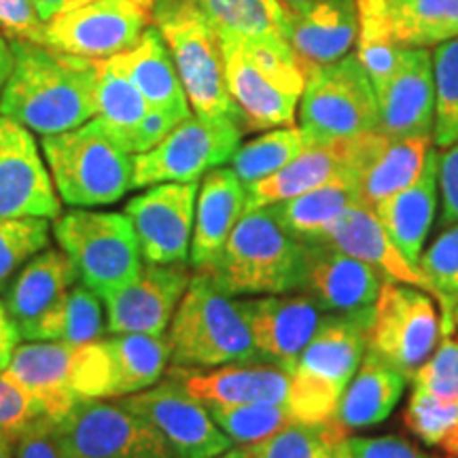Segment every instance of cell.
<instances>
[{"instance_id":"1","label":"cell","mask_w":458,"mask_h":458,"mask_svg":"<svg viewBox=\"0 0 458 458\" xmlns=\"http://www.w3.org/2000/svg\"><path fill=\"white\" fill-rule=\"evenodd\" d=\"M13 71L0 96V114L41 136L62 134L98 113L100 60L49 45L11 38Z\"/></svg>"},{"instance_id":"2","label":"cell","mask_w":458,"mask_h":458,"mask_svg":"<svg viewBox=\"0 0 458 458\" xmlns=\"http://www.w3.org/2000/svg\"><path fill=\"white\" fill-rule=\"evenodd\" d=\"M301 272V240L291 236L267 208H250L202 274L227 295L255 297L300 291Z\"/></svg>"},{"instance_id":"3","label":"cell","mask_w":458,"mask_h":458,"mask_svg":"<svg viewBox=\"0 0 458 458\" xmlns=\"http://www.w3.org/2000/svg\"><path fill=\"white\" fill-rule=\"evenodd\" d=\"M165 340L176 368L213 369L261 360L238 300L202 272H193Z\"/></svg>"},{"instance_id":"4","label":"cell","mask_w":458,"mask_h":458,"mask_svg":"<svg viewBox=\"0 0 458 458\" xmlns=\"http://www.w3.org/2000/svg\"><path fill=\"white\" fill-rule=\"evenodd\" d=\"M227 89L236 102L244 131L293 125L306 68L286 41L255 43L221 38Z\"/></svg>"},{"instance_id":"5","label":"cell","mask_w":458,"mask_h":458,"mask_svg":"<svg viewBox=\"0 0 458 458\" xmlns=\"http://www.w3.org/2000/svg\"><path fill=\"white\" fill-rule=\"evenodd\" d=\"M374 306L359 312H327L291 371L289 408L297 422H325L368 352Z\"/></svg>"},{"instance_id":"6","label":"cell","mask_w":458,"mask_h":458,"mask_svg":"<svg viewBox=\"0 0 458 458\" xmlns=\"http://www.w3.org/2000/svg\"><path fill=\"white\" fill-rule=\"evenodd\" d=\"M41 151L57 196L72 208L114 204L134 189V156L123 151L96 119L43 136Z\"/></svg>"},{"instance_id":"7","label":"cell","mask_w":458,"mask_h":458,"mask_svg":"<svg viewBox=\"0 0 458 458\" xmlns=\"http://www.w3.org/2000/svg\"><path fill=\"white\" fill-rule=\"evenodd\" d=\"M54 236L79 278L100 297L130 284L145 267L134 227L122 213L68 210L54 219Z\"/></svg>"},{"instance_id":"8","label":"cell","mask_w":458,"mask_h":458,"mask_svg":"<svg viewBox=\"0 0 458 458\" xmlns=\"http://www.w3.org/2000/svg\"><path fill=\"white\" fill-rule=\"evenodd\" d=\"M156 26L168 45L193 114L206 122L242 125L236 102L227 89L221 38L198 4L159 17Z\"/></svg>"},{"instance_id":"9","label":"cell","mask_w":458,"mask_h":458,"mask_svg":"<svg viewBox=\"0 0 458 458\" xmlns=\"http://www.w3.org/2000/svg\"><path fill=\"white\" fill-rule=\"evenodd\" d=\"M297 119L317 142L357 139L377 130V94L357 54L306 72Z\"/></svg>"},{"instance_id":"10","label":"cell","mask_w":458,"mask_h":458,"mask_svg":"<svg viewBox=\"0 0 458 458\" xmlns=\"http://www.w3.org/2000/svg\"><path fill=\"white\" fill-rule=\"evenodd\" d=\"M54 435L62 458H176L162 435L119 401H79L54 422Z\"/></svg>"},{"instance_id":"11","label":"cell","mask_w":458,"mask_h":458,"mask_svg":"<svg viewBox=\"0 0 458 458\" xmlns=\"http://www.w3.org/2000/svg\"><path fill=\"white\" fill-rule=\"evenodd\" d=\"M439 340V300L420 286L385 280L371 312L368 351L411 377Z\"/></svg>"},{"instance_id":"12","label":"cell","mask_w":458,"mask_h":458,"mask_svg":"<svg viewBox=\"0 0 458 458\" xmlns=\"http://www.w3.org/2000/svg\"><path fill=\"white\" fill-rule=\"evenodd\" d=\"M153 20V0H91L45 21L37 43L89 60H108L134 49L147 28L156 24Z\"/></svg>"},{"instance_id":"13","label":"cell","mask_w":458,"mask_h":458,"mask_svg":"<svg viewBox=\"0 0 458 458\" xmlns=\"http://www.w3.org/2000/svg\"><path fill=\"white\" fill-rule=\"evenodd\" d=\"M242 131L233 122H206L191 114L156 147L134 156V189L199 181L233 157Z\"/></svg>"},{"instance_id":"14","label":"cell","mask_w":458,"mask_h":458,"mask_svg":"<svg viewBox=\"0 0 458 458\" xmlns=\"http://www.w3.org/2000/svg\"><path fill=\"white\" fill-rule=\"evenodd\" d=\"M165 439L176 458H216L233 445L202 401L168 376L147 391L117 399Z\"/></svg>"},{"instance_id":"15","label":"cell","mask_w":458,"mask_h":458,"mask_svg":"<svg viewBox=\"0 0 458 458\" xmlns=\"http://www.w3.org/2000/svg\"><path fill=\"white\" fill-rule=\"evenodd\" d=\"M199 182H159L125 204L142 261L151 266L189 263Z\"/></svg>"},{"instance_id":"16","label":"cell","mask_w":458,"mask_h":458,"mask_svg":"<svg viewBox=\"0 0 458 458\" xmlns=\"http://www.w3.org/2000/svg\"><path fill=\"white\" fill-rule=\"evenodd\" d=\"M60 215L62 199L32 131L0 114V219Z\"/></svg>"},{"instance_id":"17","label":"cell","mask_w":458,"mask_h":458,"mask_svg":"<svg viewBox=\"0 0 458 458\" xmlns=\"http://www.w3.org/2000/svg\"><path fill=\"white\" fill-rule=\"evenodd\" d=\"M255 348L261 360L284 369H295L303 348L320 327V320L327 312L303 291L276 295H255L238 300Z\"/></svg>"},{"instance_id":"18","label":"cell","mask_w":458,"mask_h":458,"mask_svg":"<svg viewBox=\"0 0 458 458\" xmlns=\"http://www.w3.org/2000/svg\"><path fill=\"white\" fill-rule=\"evenodd\" d=\"M187 263L142 267L130 284L102 295L106 312V331L114 334L164 335L176 308L191 283Z\"/></svg>"},{"instance_id":"19","label":"cell","mask_w":458,"mask_h":458,"mask_svg":"<svg viewBox=\"0 0 458 458\" xmlns=\"http://www.w3.org/2000/svg\"><path fill=\"white\" fill-rule=\"evenodd\" d=\"M431 148L433 136L391 139L377 130L348 140V174L360 202L374 208L414 182Z\"/></svg>"},{"instance_id":"20","label":"cell","mask_w":458,"mask_h":458,"mask_svg":"<svg viewBox=\"0 0 458 458\" xmlns=\"http://www.w3.org/2000/svg\"><path fill=\"white\" fill-rule=\"evenodd\" d=\"M385 274L327 242H303L301 289L323 312H359L377 300Z\"/></svg>"},{"instance_id":"21","label":"cell","mask_w":458,"mask_h":458,"mask_svg":"<svg viewBox=\"0 0 458 458\" xmlns=\"http://www.w3.org/2000/svg\"><path fill=\"white\" fill-rule=\"evenodd\" d=\"M96 122L130 156L153 148L176 128L174 119L148 106L114 57L100 60Z\"/></svg>"},{"instance_id":"22","label":"cell","mask_w":458,"mask_h":458,"mask_svg":"<svg viewBox=\"0 0 458 458\" xmlns=\"http://www.w3.org/2000/svg\"><path fill=\"white\" fill-rule=\"evenodd\" d=\"M377 131L391 139L433 136V55L425 47H405L397 71L377 91Z\"/></svg>"},{"instance_id":"23","label":"cell","mask_w":458,"mask_h":458,"mask_svg":"<svg viewBox=\"0 0 458 458\" xmlns=\"http://www.w3.org/2000/svg\"><path fill=\"white\" fill-rule=\"evenodd\" d=\"M168 376L204 405L289 403L291 376L270 363H232L213 369L174 365Z\"/></svg>"},{"instance_id":"24","label":"cell","mask_w":458,"mask_h":458,"mask_svg":"<svg viewBox=\"0 0 458 458\" xmlns=\"http://www.w3.org/2000/svg\"><path fill=\"white\" fill-rule=\"evenodd\" d=\"M317 240L318 242L335 246V249L357 257L360 261L369 263L377 272L385 274V278L388 280L420 286V289L433 293L437 300H442L437 291L427 280L425 274L420 272V267L405 259L403 253L394 246L385 225H382V221L377 219L376 210L368 204L360 202L351 206Z\"/></svg>"},{"instance_id":"25","label":"cell","mask_w":458,"mask_h":458,"mask_svg":"<svg viewBox=\"0 0 458 458\" xmlns=\"http://www.w3.org/2000/svg\"><path fill=\"white\" fill-rule=\"evenodd\" d=\"M77 346L64 342H28L15 348L4 376L24 386L47 418L62 420L79 403L72 386Z\"/></svg>"},{"instance_id":"26","label":"cell","mask_w":458,"mask_h":458,"mask_svg":"<svg viewBox=\"0 0 458 458\" xmlns=\"http://www.w3.org/2000/svg\"><path fill=\"white\" fill-rule=\"evenodd\" d=\"M246 210V187L232 165L206 172L198 189L189 263L193 272L208 270Z\"/></svg>"},{"instance_id":"27","label":"cell","mask_w":458,"mask_h":458,"mask_svg":"<svg viewBox=\"0 0 458 458\" xmlns=\"http://www.w3.org/2000/svg\"><path fill=\"white\" fill-rule=\"evenodd\" d=\"M357 30L354 0H317L300 13H289L286 41L308 72L351 55Z\"/></svg>"},{"instance_id":"28","label":"cell","mask_w":458,"mask_h":458,"mask_svg":"<svg viewBox=\"0 0 458 458\" xmlns=\"http://www.w3.org/2000/svg\"><path fill=\"white\" fill-rule=\"evenodd\" d=\"M439 151L431 148L414 182L374 206L377 219L405 259L418 266L439 199Z\"/></svg>"},{"instance_id":"29","label":"cell","mask_w":458,"mask_h":458,"mask_svg":"<svg viewBox=\"0 0 458 458\" xmlns=\"http://www.w3.org/2000/svg\"><path fill=\"white\" fill-rule=\"evenodd\" d=\"M77 280L81 278L71 257L64 250L49 249V246L21 267L4 291L3 300L20 329L21 340Z\"/></svg>"},{"instance_id":"30","label":"cell","mask_w":458,"mask_h":458,"mask_svg":"<svg viewBox=\"0 0 458 458\" xmlns=\"http://www.w3.org/2000/svg\"><path fill=\"white\" fill-rule=\"evenodd\" d=\"M113 57L128 74L130 81L136 85L142 98L148 102V106L168 114L176 123L191 117L193 111L181 83L179 71L156 24L147 28L134 49Z\"/></svg>"},{"instance_id":"31","label":"cell","mask_w":458,"mask_h":458,"mask_svg":"<svg viewBox=\"0 0 458 458\" xmlns=\"http://www.w3.org/2000/svg\"><path fill=\"white\" fill-rule=\"evenodd\" d=\"M405 386L408 377L376 352L368 351L337 401L334 420L348 433L380 425L399 405Z\"/></svg>"},{"instance_id":"32","label":"cell","mask_w":458,"mask_h":458,"mask_svg":"<svg viewBox=\"0 0 458 458\" xmlns=\"http://www.w3.org/2000/svg\"><path fill=\"white\" fill-rule=\"evenodd\" d=\"M351 140V139H348ZM348 140L317 142L267 179L246 187V210L266 208L348 174Z\"/></svg>"},{"instance_id":"33","label":"cell","mask_w":458,"mask_h":458,"mask_svg":"<svg viewBox=\"0 0 458 458\" xmlns=\"http://www.w3.org/2000/svg\"><path fill=\"white\" fill-rule=\"evenodd\" d=\"M198 9L219 38L272 43L286 41L289 34L283 0H198Z\"/></svg>"},{"instance_id":"34","label":"cell","mask_w":458,"mask_h":458,"mask_svg":"<svg viewBox=\"0 0 458 458\" xmlns=\"http://www.w3.org/2000/svg\"><path fill=\"white\" fill-rule=\"evenodd\" d=\"M354 204H360L359 191L351 176H344L266 208L291 236L306 242V240H317Z\"/></svg>"},{"instance_id":"35","label":"cell","mask_w":458,"mask_h":458,"mask_svg":"<svg viewBox=\"0 0 458 458\" xmlns=\"http://www.w3.org/2000/svg\"><path fill=\"white\" fill-rule=\"evenodd\" d=\"M106 331L105 308L100 295L89 289L83 280H77L57 303L34 327L28 331V342H64L72 346L102 340Z\"/></svg>"},{"instance_id":"36","label":"cell","mask_w":458,"mask_h":458,"mask_svg":"<svg viewBox=\"0 0 458 458\" xmlns=\"http://www.w3.org/2000/svg\"><path fill=\"white\" fill-rule=\"evenodd\" d=\"M102 342L111 357L117 399L147 391L164 377L170 363L165 335L114 334Z\"/></svg>"},{"instance_id":"37","label":"cell","mask_w":458,"mask_h":458,"mask_svg":"<svg viewBox=\"0 0 458 458\" xmlns=\"http://www.w3.org/2000/svg\"><path fill=\"white\" fill-rule=\"evenodd\" d=\"M401 47H437L458 37V0H386Z\"/></svg>"},{"instance_id":"38","label":"cell","mask_w":458,"mask_h":458,"mask_svg":"<svg viewBox=\"0 0 458 458\" xmlns=\"http://www.w3.org/2000/svg\"><path fill=\"white\" fill-rule=\"evenodd\" d=\"M314 145H317L314 136L301 125H283V128L266 130V134L240 145L229 164L244 187H249L283 170L286 164Z\"/></svg>"},{"instance_id":"39","label":"cell","mask_w":458,"mask_h":458,"mask_svg":"<svg viewBox=\"0 0 458 458\" xmlns=\"http://www.w3.org/2000/svg\"><path fill=\"white\" fill-rule=\"evenodd\" d=\"M354 3H357L359 21L357 57L377 94L397 71L405 47H401L394 38L386 0H354Z\"/></svg>"},{"instance_id":"40","label":"cell","mask_w":458,"mask_h":458,"mask_svg":"<svg viewBox=\"0 0 458 458\" xmlns=\"http://www.w3.org/2000/svg\"><path fill=\"white\" fill-rule=\"evenodd\" d=\"M439 340L420 369L411 377V388L433 397L458 401V323L454 300L444 297L439 301Z\"/></svg>"},{"instance_id":"41","label":"cell","mask_w":458,"mask_h":458,"mask_svg":"<svg viewBox=\"0 0 458 458\" xmlns=\"http://www.w3.org/2000/svg\"><path fill=\"white\" fill-rule=\"evenodd\" d=\"M348 431L337 422H291L270 437L246 445L253 458H327L337 439Z\"/></svg>"},{"instance_id":"42","label":"cell","mask_w":458,"mask_h":458,"mask_svg":"<svg viewBox=\"0 0 458 458\" xmlns=\"http://www.w3.org/2000/svg\"><path fill=\"white\" fill-rule=\"evenodd\" d=\"M403 420L422 444L442 450L448 458H458V401L411 388Z\"/></svg>"},{"instance_id":"43","label":"cell","mask_w":458,"mask_h":458,"mask_svg":"<svg viewBox=\"0 0 458 458\" xmlns=\"http://www.w3.org/2000/svg\"><path fill=\"white\" fill-rule=\"evenodd\" d=\"M206 408L216 427L232 439L233 445L257 444L291 422H297L286 403L206 405Z\"/></svg>"},{"instance_id":"44","label":"cell","mask_w":458,"mask_h":458,"mask_svg":"<svg viewBox=\"0 0 458 458\" xmlns=\"http://www.w3.org/2000/svg\"><path fill=\"white\" fill-rule=\"evenodd\" d=\"M435 79V147L445 148L458 140V37L433 51Z\"/></svg>"},{"instance_id":"45","label":"cell","mask_w":458,"mask_h":458,"mask_svg":"<svg viewBox=\"0 0 458 458\" xmlns=\"http://www.w3.org/2000/svg\"><path fill=\"white\" fill-rule=\"evenodd\" d=\"M49 246V219H0V291L15 270Z\"/></svg>"},{"instance_id":"46","label":"cell","mask_w":458,"mask_h":458,"mask_svg":"<svg viewBox=\"0 0 458 458\" xmlns=\"http://www.w3.org/2000/svg\"><path fill=\"white\" fill-rule=\"evenodd\" d=\"M72 386L79 401L114 397L113 365L105 342L98 340L77 346V352H74Z\"/></svg>"},{"instance_id":"47","label":"cell","mask_w":458,"mask_h":458,"mask_svg":"<svg viewBox=\"0 0 458 458\" xmlns=\"http://www.w3.org/2000/svg\"><path fill=\"white\" fill-rule=\"evenodd\" d=\"M418 267L442 300L450 297L458 301V223L445 227L431 246L422 250Z\"/></svg>"},{"instance_id":"48","label":"cell","mask_w":458,"mask_h":458,"mask_svg":"<svg viewBox=\"0 0 458 458\" xmlns=\"http://www.w3.org/2000/svg\"><path fill=\"white\" fill-rule=\"evenodd\" d=\"M47 418L41 403L4 374H0V433L7 435L11 442L24 435L38 420Z\"/></svg>"},{"instance_id":"49","label":"cell","mask_w":458,"mask_h":458,"mask_svg":"<svg viewBox=\"0 0 458 458\" xmlns=\"http://www.w3.org/2000/svg\"><path fill=\"white\" fill-rule=\"evenodd\" d=\"M43 21L37 15L32 0H0V32L9 38L37 41Z\"/></svg>"},{"instance_id":"50","label":"cell","mask_w":458,"mask_h":458,"mask_svg":"<svg viewBox=\"0 0 458 458\" xmlns=\"http://www.w3.org/2000/svg\"><path fill=\"white\" fill-rule=\"evenodd\" d=\"M352 458H437L427 454L408 439L397 435H385V437H348Z\"/></svg>"},{"instance_id":"51","label":"cell","mask_w":458,"mask_h":458,"mask_svg":"<svg viewBox=\"0 0 458 458\" xmlns=\"http://www.w3.org/2000/svg\"><path fill=\"white\" fill-rule=\"evenodd\" d=\"M439 196H442V223L445 227L458 223V140L439 153Z\"/></svg>"},{"instance_id":"52","label":"cell","mask_w":458,"mask_h":458,"mask_svg":"<svg viewBox=\"0 0 458 458\" xmlns=\"http://www.w3.org/2000/svg\"><path fill=\"white\" fill-rule=\"evenodd\" d=\"M15 458H62L57 452L54 420L43 418L15 442Z\"/></svg>"},{"instance_id":"53","label":"cell","mask_w":458,"mask_h":458,"mask_svg":"<svg viewBox=\"0 0 458 458\" xmlns=\"http://www.w3.org/2000/svg\"><path fill=\"white\" fill-rule=\"evenodd\" d=\"M20 329H17V325L13 323V318H11L4 303L0 301V374L9 368L15 348L20 346Z\"/></svg>"},{"instance_id":"54","label":"cell","mask_w":458,"mask_h":458,"mask_svg":"<svg viewBox=\"0 0 458 458\" xmlns=\"http://www.w3.org/2000/svg\"><path fill=\"white\" fill-rule=\"evenodd\" d=\"M91 3V0H32L37 15L41 17V21H49L51 17L68 13V11L83 7V4Z\"/></svg>"},{"instance_id":"55","label":"cell","mask_w":458,"mask_h":458,"mask_svg":"<svg viewBox=\"0 0 458 458\" xmlns=\"http://www.w3.org/2000/svg\"><path fill=\"white\" fill-rule=\"evenodd\" d=\"M13 71V49H11V38L0 32V96H3L4 83Z\"/></svg>"},{"instance_id":"56","label":"cell","mask_w":458,"mask_h":458,"mask_svg":"<svg viewBox=\"0 0 458 458\" xmlns=\"http://www.w3.org/2000/svg\"><path fill=\"white\" fill-rule=\"evenodd\" d=\"M153 4H156V20L153 21H157L159 17L174 13V11L193 7V4H198V0H153Z\"/></svg>"},{"instance_id":"57","label":"cell","mask_w":458,"mask_h":458,"mask_svg":"<svg viewBox=\"0 0 458 458\" xmlns=\"http://www.w3.org/2000/svg\"><path fill=\"white\" fill-rule=\"evenodd\" d=\"M327 458H352L351 445H348V435H346V437L337 439V442L334 444V448H331Z\"/></svg>"},{"instance_id":"58","label":"cell","mask_w":458,"mask_h":458,"mask_svg":"<svg viewBox=\"0 0 458 458\" xmlns=\"http://www.w3.org/2000/svg\"><path fill=\"white\" fill-rule=\"evenodd\" d=\"M216 458H253V454H250V450L246 448V445H232V448L225 450Z\"/></svg>"},{"instance_id":"59","label":"cell","mask_w":458,"mask_h":458,"mask_svg":"<svg viewBox=\"0 0 458 458\" xmlns=\"http://www.w3.org/2000/svg\"><path fill=\"white\" fill-rule=\"evenodd\" d=\"M0 458H15V444L0 433Z\"/></svg>"},{"instance_id":"60","label":"cell","mask_w":458,"mask_h":458,"mask_svg":"<svg viewBox=\"0 0 458 458\" xmlns=\"http://www.w3.org/2000/svg\"><path fill=\"white\" fill-rule=\"evenodd\" d=\"M314 3H317V0H283V4L289 9V13H300V11L308 9Z\"/></svg>"},{"instance_id":"61","label":"cell","mask_w":458,"mask_h":458,"mask_svg":"<svg viewBox=\"0 0 458 458\" xmlns=\"http://www.w3.org/2000/svg\"><path fill=\"white\" fill-rule=\"evenodd\" d=\"M454 314H456V323H458V306L454 303Z\"/></svg>"},{"instance_id":"62","label":"cell","mask_w":458,"mask_h":458,"mask_svg":"<svg viewBox=\"0 0 458 458\" xmlns=\"http://www.w3.org/2000/svg\"><path fill=\"white\" fill-rule=\"evenodd\" d=\"M454 303H456V306H458V301H454Z\"/></svg>"}]
</instances>
